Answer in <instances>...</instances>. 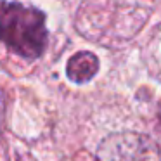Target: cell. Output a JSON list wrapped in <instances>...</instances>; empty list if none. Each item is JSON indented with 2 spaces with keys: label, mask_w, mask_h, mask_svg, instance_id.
I'll use <instances>...</instances> for the list:
<instances>
[{
  "label": "cell",
  "mask_w": 161,
  "mask_h": 161,
  "mask_svg": "<svg viewBox=\"0 0 161 161\" xmlns=\"http://www.w3.org/2000/svg\"><path fill=\"white\" fill-rule=\"evenodd\" d=\"M0 43L23 59H36L47 45L42 11L19 2L0 0Z\"/></svg>",
  "instance_id": "6da1fadb"
},
{
  "label": "cell",
  "mask_w": 161,
  "mask_h": 161,
  "mask_svg": "<svg viewBox=\"0 0 161 161\" xmlns=\"http://www.w3.org/2000/svg\"><path fill=\"white\" fill-rule=\"evenodd\" d=\"M97 69H99V59L92 52L81 50L68 61L66 75L75 83H87L97 75Z\"/></svg>",
  "instance_id": "3957f363"
},
{
  "label": "cell",
  "mask_w": 161,
  "mask_h": 161,
  "mask_svg": "<svg viewBox=\"0 0 161 161\" xmlns=\"http://www.w3.org/2000/svg\"><path fill=\"white\" fill-rule=\"evenodd\" d=\"M95 161H161V151L144 133L118 132L99 144Z\"/></svg>",
  "instance_id": "7a4b0ae2"
}]
</instances>
